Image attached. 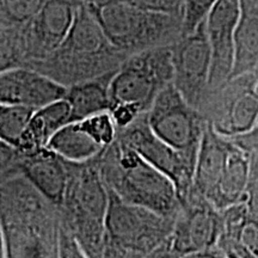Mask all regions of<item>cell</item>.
Segmentation results:
<instances>
[{
    "label": "cell",
    "mask_w": 258,
    "mask_h": 258,
    "mask_svg": "<svg viewBox=\"0 0 258 258\" xmlns=\"http://www.w3.org/2000/svg\"><path fill=\"white\" fill-rule=\"evenodd\" d=\"M61 211L24 176L2 180V238L6 257H57Z\"/></svg>",
    "instance_id": "cell-1"
},
{
    "label": "cell",
    "mask_w": 258,
    "mask_h": 258,
    "mask_svg": "<svg viewBox=\"0 0 258 258\" xmlns=\"http://www.w3.org/2000/svg\"><path fill=\"white\" fill-rule=\"evenodd\" d=\"M128 56L111 43L84 2L77 9L72 28L60 47L30 69L70 88L117 70Z\"/></svg>",
    "instance_id": "cell-2"
},
{
    "label": "cell",
    "mask_w": 258,
    "mask_h": 258,
    "mask_svg": "<svg viewBox=\"0 0 258 258\" xmlns=\"http://www.w3.org/2000/svg\"><path fill=\"white\" fill-rule=\"evenodd\" d=\"M108 189L131 205L176 218L180 211L173 182L117 137L96 158Z\"/></svg>",
    "instance_id": "cell-3"
},
{
    "label": "cell",
    "mask_w": 258,
    "mask_h": 258,
    "mask_svg": "<svg viewBox=\"0 0 258 258\" xmlns=\"http://www.w3.org/2000/svg\"><path fill=\"white\" fill-rule=\"evenodd\" d=\"M69 182L61 218L73 232L86 257H103L109 190L97 160L67 161Z\"/></svg>",
    "instance_id": "cell-4"
},
{
    "label": "cell",
    "mask_w": 258,
    "mask_h": 258,
    "mask_svg": "<svg viewBox=\"0 0 258 258\" xmlns=\"http://www.w3.org/2000/svg\"><path fill=\"white\" fill-rule=\"evenodd\" d=\"M175 220L122 201L109 190L103 257H169Z\"/></svg>",
    "instance_id": "cell-5"
},
{
    "label": "cell",
    "mask_w": 258,
    "mask_h": 258,
    "mask_svg": "<svg viewBox=\"0 0 258 258\" xmlns=\"http://www.w3.org/2000/svg\"><path fill=\"white\" fill-rule=\"evenodd\" d=\"M88 6L111 43L127 55L172 44L183 35L180 15L123 3Z\"/></svg>",
    "instance_id": "cell-6"
},
{
    "label": "cell",
    "mask_w": 258,
    "mask_h": 258,
    "mask_svg": "<svg viewBox=\"0 0 258 258\" xmlns=\"http://www.w3.org/2000/svg\"><path fill=\"white\" fill-rule=\"evenodd\" d=\"M80 0H48L15 36L2 41L0 71L30 67L54 53L72 28Z\"/></svg>",
    "instance_id": "cell-7"
},
{
    "label": "cell",
    "mask_w": 258,
    "mask_h": 258,
    "mask_svg": "<svg viewBox=\"0 0 258 258\" xmlns=\"http://www.w3.org/2000/svg\"><path fill=\"white\" fill-rule=\"evenodd\" d=\"M173 78L175 69L171 44L132 54L111 78L112 105L117 103L133 104L143 112H147L158 93L172 84Z\"/></svg>",
    "instance_id": "cell-8"
},
{
    "label": "cell",
    "mask_w": 258,
    "mask_h": 258,
    "mask_svg": "<svg viewBox=\"0 0 258 258\" xmlns=\"http://www.w3.org/2000/svg\"><path fill=\"white\" fill-rule=\"evenodd\" d=\"M199 111L219 134L235 139L250 133L258 123V92L254 74L245 73L209 90Z\"/></svg>",
    "instance_id": "cell-9"
},
{
    "label": "cell",
    "mask_w": 258,
    "mask_h": 258,
    "mask_svg": "<svg viewBox=\"0 0 258 258\" xmlns=\"http://www.w3.org/2000/svg\"><path fill=\"white\" fill-rule=\"evenodd\" d=\"M146 116L151 131L164 143L183 152L199 153L207 121L175 84L158 93Z\"/></svg>",
    "instance_id": "cell-10"
},
{
    "label": "cell",
    "mask_w": 258,
    "mask_h": 258,
    "mask_svg": "<svg viewBox=\"0 0 258 258\" xmlns=\"http://www.w3.org/2000/svg\"><path fill=\"white\" fill-rule=\"evenodd\" d=\"M222 228V212L192 189L180 203L170 237L169 257H198L218 246Z\"/></svg>",
    "instance_id": "cell-11"
},
{
    "label": "cell",
    "mask_w": 258,
    "mask_h": 258,
    "mask_svg": "<svg viewBox=\"0 0 258 258\" xmlns=\"http://www.w3.org/2000/svg\"><path fill=\"white\" fill-rule=\"evenodd\" d=\"M146 114L141 115L127 128L118 129L117 137L172 180L182 203L194 189L199 153L183 152L164 143L151 131Z\"/></svg>",
    "instance_id": "cell-12"
},
{
    "label": "cell",
    "mask_w": 258,
    "mask_h": 258,
    "mask_svg": "<svg viewBox=\"0 0 258 258\" xmlns=\"http://www.w3.org/2000/svg\"><path fill=\"white\" fill-rule=\"evenodd\" d=\"M172 47L173 84L184 98L199 110L208 91L212 53L206 21L191 34L177 40Z\"/></svg>",
    "instance_id": "cell-13"
},
{
    "label": "cell",
    "mask_w": 258,
    "mask_h": 258,
    "mask_svg": "<svg viewBox=\"0 0 258 258\" xmlns=\"http://www.w3.org/2000/svg\"><path fill=\"white\" fill-rule=\"evenodd\" d=\"M238 17L239 0H218L206 19L212 53L208 91L225 84L233 72Z\"/></svg>",
    "instance_id": "cell-14"
},
{
    "label": "cell",
    "mask_w": 258,
    "mask_h": 258,
    "mask_svg": "<svg viewBox=\"0 0 258 258\" xmlns=\"http://www.w3.org/2000/svg\"><path fill=\"white\" fill-rule=\"evenodd\" d=\"M69 88L30 67H12L0 73V104L37 109L66 97Z\"/></svg>",
    "instance_id": "cell-15"
},
{
    "label": "cell",
    "mask_w": 258,
    "mask_h": 258,
    "mask_svg": "<svg viewBox=\"0 0 258 258\" xmlns=\"http://www.w3.org/2000/svg\"><path fill=\"white\" fill-rule=\"evenodd\" d=\"M18 175L24 176L53 205L61 207L69 182L66 160L47 147L29 154L19 152L14 171V176Z\"/></svg>",
    "instance_id": "cell-16"
},
{
    "label": "cell",
    "mask_w": 258,
    "mask_h": 258,
    "mask_svg": "<svg viewBox=\"0 0 258 258\" xmlns=\"http://www.w3.org/2000/svg\"><path fill=\"white\" fill-rule=\"evenodd\" d=\"M233 140L219 134L207 122L200 145L194 189L206 199L211 195L224 172Z\"/></svg>",
    "instance_id": "cell-17"
},
{
    "label": "cell",
    "mask_w": 258,
    "mask_h": 258,
    "mask_svg": "<svg viewBox=\"0 0 258 258\" xmlns=\"http://www.w3.org/2000/svg\"><path fill=\"white\" fill-rule=\"evenodd\" d=\"M233 140V139H232ZM250 154L233 140L220 180L207 200L219 211L245 202L250 179Z\"/></svg>",
    "instance_id": "cell-18"
},
{
    "label": "cell",
    "mask_w": 258,
    "mask_h": 258,
    "mask_svg": "<svg viewBox=\"0 0 258 258\" xmlns=\"http://www.w3.org/2000/svg\"><path fill=\"white\" fill-rule=\"evenodd\" d=\"M70 122H73L72 108L66 98L37 109L15 148L24 154L43 150L51 137Z\"/></svg>",
    "instance_id": "cell-19"
},
{
    "label": "cell",
    "mask_w": 258,
    "mask_h": 258,
    "mask_svg": "<svg viewBox=\"0 0 258 258\" xmlns=\"http://www.w3.org/2000/svg\"><path fill=\"white\" fill-rule=\"evenodd\" d=\"M234 41L235 55L231 78L253 72L258 67V0H239Z\"/></svg>",
    "instance_id": "cell-20"
},
{
    "label": "cell",
    "mask_w": 258,
    "mask_h": 258,
    "mask_svg": "<svg viewBox=\"0 0 258 258\" xmlns=\"http://www.w3.org/2000/svg\"><path fill=\"white\" fill-rule=\"evenodd\" d=\"M117 70L70 86L64 98L72 108L73 121L83 120L97 112L110 110L112 105L110 82Z\"/></svg>",
    "instance_id": "cell-21"
},
{
    "label": "cell",
    "mask_w": 258,
    "mask_h": 258,
    "mask_svg": "<svg viewBox=\"0 0 258 258\" xmlns=\"http://www.w3.org/2000/svg\"><path fill=\"white\" fill-rule=\"evenodd\" d=\"M47 148L67 161L85 163L98 158L106 147L97 143L78 121H73L51 137Z\"/></svg>",
    "instance_id": "cell-22"
},
{
    "label": "cell",
    "mask_w": 258,
    "mask_h": 258,
    "mask_svg": "<svg viewBox=\"0 0 258 258\" xmlns=\"http://www.w3.org/2000/svg\"><path fill=\"white\" fill-rule=\"evenodd\" d=\"M48 0H0V40L18 34Z\"/></svg>",
    "instance_id": "cell-23"
},
{
    "label": "cell",
    "mask_w": 258,
    "mask_h": 258,
    "mask_svg": "<svg viewBox=\"0 0 258 258\" xmlns=\"http://www.w3.org/2000/svg\"><path fill=\"white\" fill-rule=\"evenodd\" d=\"M35 111V109L25 105H0V139L3 143L15 147Z\"/></svg>",
    "instance_id": "cell-24"
},
{
    "label": "cell",
    "mask_w": 258,
    "mask_h": 258,
    "mask_svg": "<svg viewBox=\"0 0 258 258\" xmlns=\"http://www.w3.org/2000/svg\"><path fill=\"white\" fill-rule=\"evenodd\" d=\"M78 122L102 146L109 147L117 139L118 128L112 118L110 110L97 112Z\"/></svg>",
    "instance_id": "cell-25"
},
{
    "label": "cell",
    "mask_w": 258,
    "mask_h": 258,
    "mask_svg": "<svg viewBox=\"0 0 258 258\" xmlns=\"http://www.w3.org/2000/svg\"><path fill=\"white\" fill-rule=\"evenodd\" d=\"M218 0H184L183 4V35L191 34L208 17Z\"/></svg>",
    "instance_id": "cell-26"
},
{
    "label": "cell",
    "mask_w": 258,
    "mask_h": 258,
    "mask_svg": "<svg viewBox=\"0 0 258 258\" xmlns=\"http://www.w3.org/2000/svg\"><path fill=\"white\" fill-rule=\"evenodd\" d=\"M89 5H103L110 3H123L139 6V8L157 10V11L169 12L183 16V4L184 0H84Z\"/></svg>",
    "instance_id": "cell-27"
},
{
    "label": "cell",
    "mask_w": 258,
    "mask_h": 258,
    "mask_svg": "<svg viewBox=\"0 0 258 258\" xmlns=\"http://www.w3.org/2000/svg\"><path fill=\"white\" fill-rule=\"evenodd\" d=\"M220 239H225V238H220ZM232 241L239 243L246 251L247 257L258 258V219L249 215L240 227L235 239Z\"/></svg>",
    "instance_id": "cell-28"
},
{
    "label": "cell",
    "mask_w": 258,
    "mask_h": 258,
    "mask_svg": "<svg viewBox=\"0 0 258 258\" xmlns=\"http://www.w3.org/2000/svg\"><path fill=\"white\" fill-rule=\"evenodd\" d=\"M110 112L118 129L127 128L133 122H135L141 115L146 112L141 111L140 108L133 104H125V103H117L110 108Z\"/></svg>",
    "instance_id": "cell-29"
},
{
    "label": "cell",
    "mask_w": 258,
    "mask_h": 258,
    "mask_svg": "<svg viewBox=\"0 0 258 258\" xmlns=\"http://www.w3.org/2000/svg\"><path fill=\"white\" fill-rule=\"evenodd\" d=\"M254 74V88H256V91L258 92V67L253 71Z\"/></svg>",
    "instance_id": "cell-30"
}]
</instances>
